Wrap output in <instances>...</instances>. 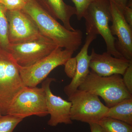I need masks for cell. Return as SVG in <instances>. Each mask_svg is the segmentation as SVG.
<instances>
[{
	"instance_id": "cell-23",
	"label": "cell",
	"mask_w": 132,
	"mask_h": 132,
	"mask_svg": "<svg viewBox=\"0 0 132 132\" xmlns=\"http://www.w3.org/2000/svg\"><path fill=\"white\" fill-rule=\"evenodd\" d=\"M123 15L125 20L129 25L132 27V2L129 0L127 5L123 10Z\"/></svg>"
},
{
	"instance_id": "cell-25",
	"label": "cell",
	"mask_w": 132,
	"mask_h": 132,
	"mask_svg": "<svg viewBox=\"0 0 132 132\" xmlns=\"http://www.w3.org/2000/svg\"><path fill=\"white\" fill-rule=\"evenodd\" d=\"M91 132H104L103 128L98 123L89 124Z\"/></svg>"
},
{
	"instance_id": "cell-24",
	"label": "cell",
	"mask_w": 132,
	"mask_h": 132,
	"mask_svg": "<svg viewBox=\"0 0 132 132\" xmlns=\"http://www.w3.org/2000/svg\"><path fill=\"white\" fill-rule=\"evenodd\" d=\"M115 3L120 9L123 11L127 5L129 0H109Z\"/></svg>"
},
{
	"instance_id": "cell-2",
	"label": "cell",
	"mask_w": 132,
	"mask_h": 132,
	"mask_svg": "<svg viewBox=\"0 0 132 132\" xmlns=\"http://www.w3.org/2000/svg\"><path fill=\"white\" fill-rule=\"evenodd\" d=\"M83 18L85 20L86 35H100L105 43L106 52L116 58H124L116 49V39L110 29L109 23L112 21V15L109 0H94L88 7Z\"/></svg>"
},
{
	"instance_id": "cell-10",
	"label": "cell",
	"mask_w": 132,
	"mask_h": 132,
	"mask_svg": "<svg viewBox=\"0 0 132 132\" xmlns=\"http://www.w3.org/2000/svg\"><path fill=\"white\" fill-rule=\"evenodd\" d=\"M109 1L112 15L110 29L112 35H116L117 38L116 49L125 59L131 60L132 27L125 20L122 10L113 2Z\"/></svg>"
},
{
	"instance_id": "cell-3",
	"label": "cell",
	"mask_w": 132,
	"mask_h": 132,
	"mask_svg": "<svg viewBox=\"0 0 132 132\" xmlns=\"http://www.w3.org/2000/svg\"><path fill=\"white\" fill-rule=\"evenodd\" d=\"M78 89L101 97L109 108L125 99L132 97L120 75L103 77L90 71Z\"/></svg>"
},
{
	"instance_id": "cell-12",
	"label": "cell",
	"mask_w": 132,
	"mask_h": 132,
	"mask_svg": "<svg viewBox=\"0 0 132 132\" xmlns=\"http://www.w3.org/2000/svg\"><path fill=\"white\" fill-rule=\"evenodd\" d=\"M90 56L89 68L92 72L103 77L114 75H123L132 61L116 58L107 52L102 54H98L94 48Z\"/></svg>"
},
{
	"instance_id": "cell-6",
	"label": "cell",
	"mask_w": 132,
	"mask_h": 132,
	"mask_svg": "<svg viewBox=\"0 0 132 132\" xmlns=\"http://www.w3.org/2000/svg\"><path fill=\"white\" fill-rule=\"evenodd\" d=\"M74 52L58 47L46 57L28 67L19 66L20 75L27 87H35L42 82L50 73L59 66L64 65Z\"/></svg>"
},
{
	"instance_id": "cell-17",
	"label": "cell",
	"mask_w": 132,
	"mask_h": 132,
	"mask_svg": "<svg viewBox=\"0 0 132 132\" xmlns=\"http://www.w3.org/2000/svg\"><path fill=\"white\" fill-rule=\"evenodd\" d=\"M7 10L5 7L0 3V47L6 50H7L10 45Z\"/></svg>"
},
{
	"instance_id": "cell-11",
	"label": "cell",
	"mask_w": 132,
	"mask_h": 132,
	"mask_svg": "<svg viewBox=\"0 0 132 132\" xmlns=\"http://www.w3.org/2000/svg\"><path fill=\"white\" fill-rule=\"evenodd\" d=\"M55 80L54 78H46L43 81L42 86L46 93L47 108L50 116L48 125L52 127L56 126L62 123L71 125L73 121L71 117V102L55 95L50 89V84Z\"/></svg>"
},
{
	"instance_id": "cell-1",
	"label": "cell",
	"mask_w": 132,
	"mask_h": 132,
	"mask_svg": "<svg viewBox=\"0 0 132 132\" xmlns=\"http://www.w3.org/2000/svg\"><path fill=\"white\" fill-rule=\"evenodd\" d=\"M22 10L31 16L43 35L53 41L59 47L74 52L81 45L82 33L81 30L67 29L35 0H27Z\"/></svg>"
},
{
	"instance_id": "cell-19",
	"label": "cell",
	"mask_w": 132,
	"mask_h": 132,
	"mask_svg": "<svg viewBox=\"0 0 132 132\" xmlns=\"http://www.w3.org/2000/svg\"><path fill=\"white\" fill-rule=\"evenodd\" d=\"M76 10V14L78 20L83 18L85 12L91 3L94 0H72Z\"/></svg>"
},
{
	"instance_id": "cell-9",
	"label": "cell",
	"mask_w": 132,
	"mask_h": 132,
	"mask_svg": "<svg viewBox=\"0 0 132 132\" xmlns=\"http://www.w3.org/2000/svg\"><path fill=\"white\" fill-rule=\"evenodd\" d=\"M10 45L45 38L31 16L22 10H7Z\"/></svg>"
},
{
	"instance_id": "cell-13",
	"label": "cell",
	"mask_w": 132,
	"mask_h": 132,
	"mask_svg": "<svg viewBox=\"0 0 132 132\" xmlns=\"http://www.w3.org/2000/svg\"><path fill=\"white\" fill-rule=\"evenodd\" d=\"M97 38V36L94 35H86L85 44L75 57L77 65L75 74L70 83L64 88V93L68 97L78 90L90 73V56L88 54V50L92 43Z\"/></svg>"
},
{
	"instance_id": "cell-20",
	"label": "cell",
	"mask_w": 132,
	"mask_h": 132,
	"mask_svg": "<svg viewBox=\"0 0 132 132\" xmlns=\"http://www.w3.org/2000/svg\"><path fill=\"white\" fill-rule=\"evenodd\" d=\"M27 0H0L7 10H21L26 5Z\"/></svg>"
},
{
	"instance_id": "cell-8",
	"label": "cell",
	"mask_w": 132,
	"mask_h": 132,
	"mask_svg": "<svg viewBox=\"0 0 132 132\" xmlns=\"http://www.w3.org/2000/svg\"><path fill=\"white\" fill-rule=\"evenodd\" d=\"M59 47L46 37L31 41L10 45L6 51L17 64L22 67H28L40 60Z\"/></svg>"
},
{
	"instance_id": "cell-21",
	"label": "cell",
	"mask_w": 132,
	"mask_h": 132,
	"mask_svg": "<svg viewBox=\"0 0 132 132\" xmlns=\"http://www.w3.org/2000/svg\"><path fill=\"white\" fill-rule=\"evenodd\" d=\"M123 76V83L128 92L132 94V61Z\"/></svg>"
},
{
	"instance_id": "cell-7",
	"label": "cell",
	"mask_w": 132,
	"mask_h": 132,
	"mask_svg": "<svg viewBox=\"0 0 132 132\" xmlns=\"http://www.w3.org/2000/svg\"><path fill=\"white\" fill-rule=\"evenodd\" d=\"M7 114L22 119L32 115H48L45 90L42 87H25L12 101Z\"/></svg>"
},
{
	"instance_id": "cell-16",
	"label": "cell",
	"mask_w": 132,
	"mask_h": 132,
	"mask_svg": "<svg viewBox=\"0 0 132 132\" xmlns=\"http://www.w3.org/2000/svg\"><path fill=\"white\" fill-rule=\"evenodd\" d=\"M98 124L104 132H132V126L110 118L105 117Z\"/></svg>"
},
{
	"instance_id": "cell-4",
	"label": "cell",
	"mask_w": 132,
	"mask_h": 132,
	"mask_svg": "<svg viewBox=\"0 0 132 132\" xmlns=\"http://www.w3.org/2000/svg\"><path fill=\"white\" fill-rule=\"evenodd\" d=\"M26 85L19 66L6 50L0 47V112L6 115L10 104Z\"/></svg>"
},
{
	"instance_id": "cell-18",
	"label": "cell",
	"mask_w": 132,
	"mask_h": 132,
	"mask_svg": "<svg viewBox=\"0 0 132 132\" xmlns=\"http://www.w3.org/2000/svg\"><path fill=\"white\" fill-rule=\"evenodd\" d=\"M23 119L9 114L0 117V132H13L15 128Z\"/></svg>"
},
{
	"instance_id": "cell-22",
	"label": "cell",
	"mask_w": 132,
	"mask_h": 132,
	"mask_svg": "<svg viewBox=\"0 0 132 132\" xmlns=\"http://www.w3.org/2000/svg\"><path fill=\"white\" fill-rule=\"evenodd\" d=\"M76 65L77 62L75 57H72L69 59L64 65L65 72L69 78L72 79L73 78L76 70Z\"/></svg>"
},
{
	"instance_id": "cell-15",
	"label": "cell",
	"mask_w": 132,
	"mask_h": 132,
	"mask_svg": "<svg viewBox=\"0 0 132 132\" xmlns=\"http://www.w3.org/2000/svg\"><path fill=\"white\" fill-rule=\"evenodd\" d=\"M105 117L118 120L132 126V97L125 99L109 108Z\"/></svg>"
},
{
	"instance_id": "cell-14",
	"label": "cell",
	"mask_w": 132,
	"mask_h": 132,
	"mask_svg": "<svg viewBox=\"0 0 132 132\" xmlns=\"http://www.w3.org/2000/svg\"><path fill=\"white\" fill-rule=\"evenodd\" d=\"M38 5L56 20H60L67 29L76 30L72 27L70 20L76 14L75 7L67 5L63 0H35Z\"/></svg>"
},
{
	"instance_id": "cell-26",
	"label": "cell",
	"mask_w": 132,
	"mask_h": 132,
	"mask_svg": "<svg viewBox=\"0 0 132 132\" xmlns=\"http://www.w3.org/2000/svg\"><path fill=\"white\" fill-rule=\"evenodd\" d=\"M2 113H1V112H0V117H1V116H2Z\"/></svg>"
},
{
	"instance_id": "cell-5",
	"label": "cell",
	"mask_w": 132,
	"mask_h": 132,
	"mask_svg": "<svg viewBox=\"0 0 132 132\" xmlns=\"http://www.w3.org/2000/svg\"><path fill=\"white\" fill-rule=\"evenodd\" d=\"M71 102L72 120L90 124L98 123L105 117L109 108L101 101L99 97L78 89L68 97Z\"/></svg>"
}]
</instances>
